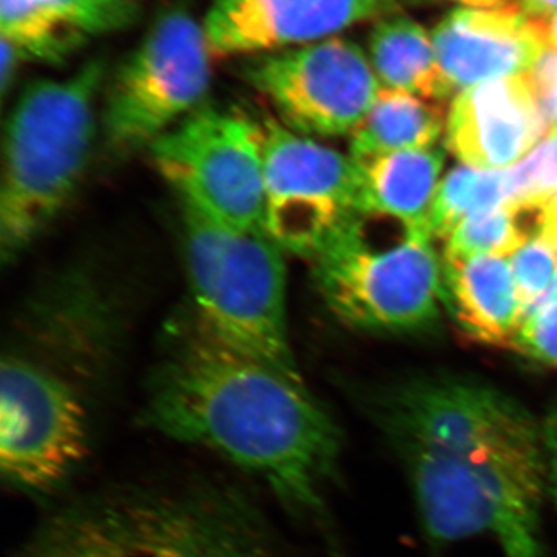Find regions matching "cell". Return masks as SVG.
I'll return each mask as SVG.
<instances>
[{
	"label": "cell",
	"mask_w": 557,
	"mask_h": 557,
	"mask_svg": "<svg viewBox=\"0 0 557 557\" xmlns=\"http://www.w3.org/2000/svg\"><path fill=\"white\" fill-rule=\"evenodd\" d=\"M137 424L228 461L324 533L343 432L304 379L228 346L194 311L175 322Z\"/></svg>",
	"instance_id": "1"
},
{
	"label": "cell",
	"mask_w": 557,
	"mask_h": 557,
	"mask_svg": "<svg viewBox=\"0 0 557 557\" xmlns=\"http://www.w3.org/2000/svg\"><path fill=\"white\" fill-rule=\"evenodd\" d=\"M370 409L406 469L432 544L490 536L504 557H545L544 428L520 403L443 375L399 384Z\"/></svg>",
	"instance_id": "2"
},
{
	"label": "cell",
	"mask_w": 557,
	"mask_h": 557,
	"mask_svg": "<svg viewBox=\"0 0 557 557\" xmlns=\"http://www.w3.org/2000/svg\"><path fill=\"white\" fill-rule=\"evenodd\" d=\"M106 62L22 90L3 137L0 256L20 258L67 205L89 160Z\"/></svg>",
	"instance_id": "3"
},
{
	"label": "cell",
	"mask_w": 557,
	"mask_h": 557,
	"mask_svg": "<svg viewBox=\"0 0 557 557\" xmlns=\"http://www.w3.org/2000/svg\"><path fill=\"white\" fill-rule=\"evenodd\" d=\"M194 314L218 338L287 375H300L289 343L285 251L265 230H240L182 205Z\"/></svg>",
	"instance_id": "4"
},
{
	"label": "cell",
	"mask_w": 557,
	"mask_h": 557,
	"mask_svg": "<svg viewBox=\"0 0 557 557\" xmlns=\"http://www.w3.org/2000/svg\"><path fill=\"white\" fill-rule=\"evenodd\" d=\"M426 228L379 211L355 212L314 263L330 309L351 327L413 330L431 324L445 295Z\"/></svg>",
	"instance_id": "5"
},
{
	"label": "cell",
	"mask_w": 557,
	"mask_h": 557,
	"mask_svg": "<svg viewBox=\"0 0 557 557\" xmlns=\"http://www.w3.org/2000/svg\"><path fill=\"white\" fill-rule=\"evenodd\" d=\"M91 418L83 388L62 368L5 355L0 373V471L14 493L44 500L89 460Z\"/></svg>",
	"instance_id": "6"
},
{
	"label": "cell",
	"mask_w": 557,
	"mask_h": 557,
	"mask_svg": "<svg viewBox=\"0 0 557 557\" xmlns=\"http://www.w3.org/2000/svg\"><path fill=\"white\" fill-rule=\"evenodd\" d=\"M207 35L188 10L161 11L106 95L104 137L112 152L150 148L201 108L211 83Z\"/></svg>",
	"instance_id": "7"
},
{
	"label": "cell",
	"mask_w": 557,
	"mask_h": 557,
	"mask_svg": "<svg viewBox=\"0 0 557 557\" xmlns=\"http://www.w3.org/2000/svg\"><path fill=\"white\" fill-rule=\"evenodd\" d=\"M126 496L134 557H285L258 500L228 480L126 486Z\"/></svg>",
	"instance_id": "8"
},
{
	"label": "cell",
	"mask_w": 557,
	"mask_h": 557,
	"mask_svg": "<svg viewBox=\"0 0 557 557\" xmlns=\"http://www.w3.org/2000/svg\"><path fill=\"white\" fill-rule=\"evenodd\" d=\"M180 205L240 230H263V145L259 123L201 106L149 148Z\"/></svg>",
	"instance_id": "9"
},
{
	"label": "cell",
	"mask_w": 557,
	"mask_h": 557,
	"mask_svg": "<svg viewBox=\"0 0 557 557\" xmlns=\"http://www.w3.org/2000/svg\"><path fill=\"white\" fill-rule=\"evenodd\" d=\"M263 230L285 252L314 259L364 208L357 161L276 119L259 123Z\"/></svg>",
	"instance_id": "10"
},
{
	"label": "cell",
	"mask_w": 557,
	"mask_h": 557,
	"mask_svg": "<svg viewBox=\"0 0 557 557\" xmlns=\"http://www.w3.org/2000/svg\"><path fill=\"white\" fill-rule=\"evenodd\" d=\"M245 76L288 129L307 137L354 134L380 94V79L354 40L327 39L263 54Z\"/></svg>",
	"instance_id": "11"
},
{
	"label": "cell",
	"mask_w": 557,
	"mask_h": 557,
	"mask_svg": "<svg viewBox=\"0 0 557 557\" xmlns=\"http://www.w3.org/2000/svg\"><path fill=\"white\" fill-rule=\"evenodd\" d=\"M403 0H218L205 22L212 57L281 50L397 13Z\"/></svg>",
	"instance_id": "12"
},
{
	"label": "cell",
	"mask_w": 557,
	"mask_h": 557,
	"mask_svg": "<svg viewBox=\"0 0 557 557\" xmlns=\"http://www.w3.org/2000/svg\"><path fill=\"white\" fill-rule=\"evenodd\" d=\"M549 134L528 75L461 90L446 119V145L465 166L505 171Z\"/></svg>",
	"instance_id": "13"
},
{
	"label": "cell",
	"mask_w": 557,
	"mask_h": 557,
	"mask_svg": "<svg viewBox=\"0 0 557 557\" xmlns=\"http://www.w3.org/2000/svg\"><path fill=\"white\" fill-rule=\"evenodd\" d=\"M431 36L450 91L527 75L547 47L537 20L522 9L460 7L443 16Z\"/></svg>",
	"instance_id": "14"
},
{
	"label": "cell",
	"mask_w": 557,
	"mask_h": 557,
	"mask_svg": "<svg viewBox=\"0 0 557 557\" xmlns=\"http://www.w3.org/2000/svg\"><path fill=\"white\" fill-rule=\"evenodd\" d=\"M14 557H134L126 487L87 494L54 509Z\"/></svg>",
	"instance_id": "15"
},
{
	"label": "cell",
	"mask_w": 557,
	"mask_h": 557,
	"mask_svg": "<svg viewBox=\"0 0 557 557\" xmlns=\"http://www.w3.org/2000/svg\"><path fill=\"white\" fill-rule=\"evenodd\" d=\"M450 307L469 338L512 347L525 319L511 263L496 256L445 260Z\"/></svg>",
	"instance_id": "16"
},
{
	"label": "cell",
	"mask_w": 557,
	"mask_h": 557,
	"mask_svg": "<svg viewBox=\"0 0 557 557\" xmlns=\"http://www.w3.org/2000/svg\"><path fill=\"white\" fill-rule=\"evenodd\" d=\"M357 163L364 186L362 209L394 215L431 233L429 214L440 186L443 150H403Z\"/></svg>",
	"instance_id": "17"
},
{
	"label": "cell",
	"mask_w": 557,
	"mask_h": 557,
	"mask_svg": "<svg viewBox=\"0 0 557 557\" xmlns=\"http://www.w3.org/2000/svg\"><path fill=\"white\" fill-rule=\"evenodd\" d=\"M369 51L376 76L388 89L442 102L453 94L440 69L432 36L412 17L395 13L376 21Z\"/></svg>",
	"instance_id": "18"
},
{
	"label": "cell",
	"mask_w": 557,
	"mask_h": 557,
	"mask_svg": "<svg viewBox=\"0 0 557 557\" xmlns=\"http://www.w3.org/2000/svg\"><path fill=\"white\" fill-rule=\"evenodd\" d=\"M442 101L381 89L368 116L351 134V159L431 149L446 124Z\"/></svg>",
	"instance_id": "19"
},
{
	"label": "cell",
	"mask_w": 557,
	"mask_h": 557,
	"mask_svg": "<svg viewBox=\"0 0 557 557\" xmlns=\"http://www.w3.org/2000/svg\"><path fill=\"white\" fill-rule=\"evenodd\" d=\"M552 220L548 199L515 200L461 220L446 237L445 260L508 258L542 236Z\"/></svg>",
	"instance_id": "20"
},
{
	"label": "cell",
	"mask_w": 557,
	"mask_h": 557,
	"mask_svg": "<svg viewBox=\"0 0 557 557\" xmlns=\"http://www.w3.org/2000/svg\"><path fill=\"white\" fill-rule=\"evenodd\" d=\"M515 200L511 172L456 168L438 186L429 214L432 237L446 239L461 220Z\"/></svg>",
	"instance_id": "21"
},
{
	"label": "cell",
	"mask_w": 557,
	"mask_h": 557,
	"mask_svg": "<svg viewBox=\"0 0 557 557\" xmlns=\"http://www.w3.org/2000/svg\"><path fill=\"white\" fill-rule=\"evenodd\" d=\"M2 38L10 40L21 60L60 64L83 47L86 38L33 0H0Z\"/></svg>",
	"instance_id": "22"
},
{
	"label": "cell",
	"mask_w": 557,
	"mask_h": 557,
	"mask_svg": "<svg viewBox=\"0 0 557 557\" xmlns=\"http://www.w3.org/2000/svg\"><path fill=\"white\" fill-rule=\"evenodd\" d=\"M512 276L518 288L520 304L525 317L539 306L549 293L557 274V247L547 234L528 242L525 247L511 256Z\"/></svg>",
	"instance_id": "23"
},
{
	"label": "cell",
	"mask_w": 557,
	"mask_h": 557,
	"mask_svg": "<svg viewBox=\"0 0 557 557\" xmlns=\"http://www.w3.org/2000/svg\"><path fill=\"white\" fill-rule=\"evenodd\" d=\"M509 172L515 200L549 199L557 193V134H548L527 159L509 168Z\"/></svg>",
	"instance_id": "24"
},
{
	"label": "cell",
	"mask_w": 557,
	"mask_h": 557,
	"mask_svg": "<svg viewBox=\"0 0 557 557\" xmlns=\"http://www.w3.org/2000/svg\"><path fill=\"white\" fill-rule=\"evenodd\" d=\"M512 347L527 357L557 368V296L549 293L527 314Z\"/></svg>",
	"instance_id": "25"
},
{
	"label": "cell",
	"mask_w": 557,
	"mask_h": 557,
	"mask_svg": "<svg viewBox=\"0 0 557 557\" xmlns=\"http://www.w3.org/2000/svg\"><path fill=\"white\" fill-rule=\"evenodd\" d=\"M527 75L547 120L549 134H557V50L545 47Z\"/></svg>",
	"instance_id": "26"
},
{
	"label": "cell",
	"mask_w": 557,
	"mask_h": 557,
	"mask_svg": "<svg viewBox=\"0 0 557 557\" xmlns=\"http://www.w3.org/2000/svg\"><path fill=\"white\" fill-rule=\"evenodd\" d=\"M542 428H544L545 454H547L548 494L557 509V403L542 421Z\"/></svg>",
	"instance_id": "27"
},
{
	"label": "cell",
	"mask_w": 557,
	"mask_h": 557,
	"mask_svg": "<svg viewBox=\"0 0 557 557\" xmlns=\"http://www.w3.org/2000/svg\"><path fill=\"white\" fill-rule=\"evenodd\" d=\"M21 61L20 53L14 49L13 44L2 38V73H0L2 76H0V87H2L3 97H5L11 83L14 81V76H16Z\"/></svg>",
	"instance_id": "28"
},
{
	"label": "cell",
	"mask_w": 557,
	"mask_h": 557,
	"mask_svg": "<svg viewBox=\"0 0 557 557\" xmlns=\"http://www.w3.org/2000/svg\"><path fill=\"white\" fill-rule=\"evenodd\" d=\"M522 10L530 17L545 20L557 13V0H522Z\"/></svg>",
	"instance_id": "29"
},
{
	"label": "cell",
	"mask_w": 557,
	"mask_h": 557,
	"mask_svg": "<svg viewBox=\"0 0 557 557\" xmlns=\"http://www.w3.org/2000/svg\"><path fill=\"white\" fill-rule=\"evenodd\" d=\"M469 9L508 10L522 9V0H456Z\"/></svg>",
	"instance_id": "30"
},
{
	"label": "cell",
	"mask_w": 557,
	"mask_h": 557,
	"mask_svg": "<svg viewBox=\"0 0 557 557\" xmlns=\"http://www.w3.org/2000/svg\"><path fill=\"white\" fill-rule=\"evenodd\" d=\"M536 20V17H534ZM541 25L542 36H544L545 44L549 49L557 50V13L553 16L545 17V20H537Z\"/></svg>",
	"instance_id": "31"
},
{
	"label": "cell",
	"mask_w": 557,
	"mask_h": 557,
	"mask_svg": "<svg viewBox=\"0 0 557 557\" xmlns=\"http://www.w3.org/2000/svg\"><path fill=\"white\" fill-rule=\"evenodd\" d=\"M545 234L555 242L557 247V212L552 208V220H549L548 228L545 230ZM552 295L557 296V274L555 278V285H553Z\"/></svg>",
	"instance_id": "32"
},
{
	"label": "cell",
	"mask_w": 557,
	"mask_h": 557,
	"mask_svg": "<svg viewBox=\"0 0 557 557\" xmlns=\"http://www.w3.org/2000/svg\"><path fill=\"white\" fill-rule=\"evenodd\" d=\"M548 201H549V207L555 209V211L557 212V193L553 194V196L549 197Z\"/></svg>",
	"instance_id": "33"
}]
</instances>
